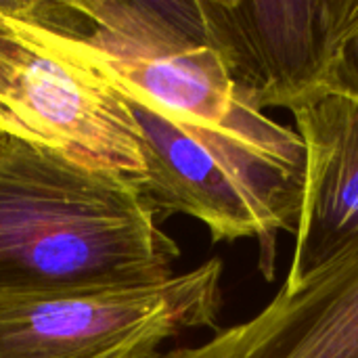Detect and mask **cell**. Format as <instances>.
<instances>
[{
	"mask_svg": "<svg viewBox=\"0 0 358 358\" xmlns=\"http://www.w3.org/2000/svg\"><path fill=\"white\" fill-rule=\"evenodd\" d=\"M178 256L141 189L0 130V300L162 283Z\"/></svg>",
	"mask_w": 358,
	"mask_h": 358,
	"instance_id": "obj_1",
	"label": "cell"
},
{
	"mask_svg": "<svg viewBox=\"0 0 358 358\" xmlns=\"http://www.w3.org/2000/svg\"><path fill=\"white\" fill-rule=\"evenodd\" d=\"M113 84L141 128V193L155 214L191 216L214 241L258 239L260 268L271 277L277 237L296 224L302 203L298 132L248 105L218 126L182 120Z\"/></svg>",
	"mask_w": 358,
	"mask_h": 358,
	"instance_id": "obj_2",
	"label": "cell"
},
{
	"mask_svg": "<svg viewBox=\"0 0 358 358\" xmlns=\"http://www.w3.org/2000/svg\"><path fill=\"white\" fill-rule=\"evenodd\" d=\"M0 130L136 189L141 128L61 2H0Z\"/></svg>",
	"mask_w": 358,
	"mask_h": 358,
	"instance_id": "obj_3",
	"label": "cell"
},
{
	"mask_svg": "<svg viewBox=\"0 0 358 358\" xmlns=\"http://www.w3.org/2000/svg\"><path fill=\"white\" fill-rule=\"evenodd\" d=\"M222 262L162 283L0 300V358H153L182 331L214 327Z\"/></svg>",
	"mask_w": 358,
	"mask_h": 358,
	"instance_id": "obj_4",
	"label": "cell"
},
{
	"mask_svg": "<svg viewBox=\"0 0 358 358\" xmlns=\"http://www.w3.org/2000/svg\"><path fill=\"white\" fill-rule=\"evenodd\" d=\"M107 73L170 115L218 126L241 103L206 40L197 0L61 2Z\"/></svg>",
	"mask_w": 358,
	"mask_h": 358,
	"instance_id": "obj_5",
	"label": "cell"
},
{
	"mask_svg": "<svg viewBox=\"0 0 358 358\" xmlns=\"http://www.w3.org/2000/svg\"><path fill=\"white\" fill-rule=\"evenodd\" d=\"M208 44L248 107L298 111L331 92L358 0H197Z\"/></svg>",
	"mask_w": 358,
	"mask_h": 358,
	"instance_id": "obj_6",
	"label": "cell"
},
{
	"mask_svg": "<svg viewBox=\"0 0 358 358\" xmlns=\"http://www.w3.org/2000/svg\"><path fill=\"white\" fill-rule=\"evenodd\" d=\"M153 358H358V239L250 321Z\"/></svg>",
	"mask_w": 358,
	"mask_h": 358,
	"instance_id": "obj_7",
	"label": "cell"
},
{
	"mask_svg": "<svg viewBox=\"0 0 358 358\" xmlns=\"http://www.w3.org/2000/svg\"><path fill=\"white\" fill-rule=\"evenodd\" d=\"M304 189L283 287H300L358 239V101L329 92L294 111Z\"/></svg>",
	"mask_w": 358,
	"mask_h": 358,
	"instance_id": "obj_8",
	"label": "cell"
},
{
	"mask_svg": "<svg viewBox=\"0 0 358 358\" xmlns=\"http://www.w3.org/2000/svg\"><path fill=\"white\" fill-rule=\"evenodd\" d=\"M331 92L346 94L358 101V6L350 23V29L340 48V57L334 69Z\"/></svg>",
	"mask_w": 358,
	"mask_h": 358,
	"instance_id": "obj_9",
	"label": "cell"
}]
</instances>
